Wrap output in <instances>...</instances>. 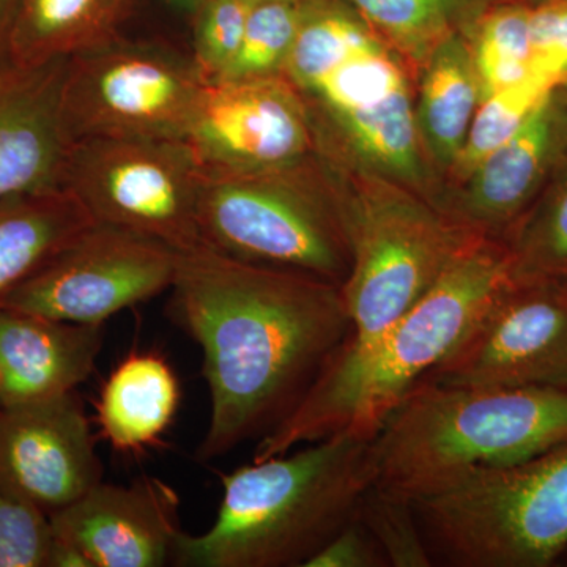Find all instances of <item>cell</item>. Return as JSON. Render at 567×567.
<instances>
[{
	"label": "cell",
	"instance_id": "obj_19",
	"mask_svg": "<svg viewBox=\"0 0 567 567\" xmlns=\"http://www.w3.org/2000/svg\"><path fill=\"white\" fill-rule=\"evenodd\" d=\"M181 404L174 369L153 352L123 358L107 377L99 402L102 435L122 453H137L162 439Z\"/></svg>",
	"mask_w": 567,
	"mask_h": 567
},
{
	"label": "cell",
	"instance_id": "obj_20",
	"mask_svg": "<svg viewBox=\"0 0 567 567\" xmlns=\"http://www.w3.org/2000/svg\"><path fill=\"white\" fill-rule=\"evenodd\" d=\"M128 0H20L10 61L32 66L117 37Z\"/></svg>",
	"mask_w": 567,
	"mask_h": 567
},
{
	"label": "cell",
	"instance_id": "obj_11",
	"mask_svg": "<svg viewBox=\"0 0 567 567\" xmlns=\"http://www.w3.org/2000/svg\"><path fill=\"white\" fill-rule=\"evenodd\" d=\"M423 382L567 390V276L511 282Z\"/></svg>",
	"mask_w": 567,
	"mask_h": 567
},
{
	"label": "cell",
	"instance_id": "obj_34",
	"mask_svg": "<svg viewBox=\"0 0 567 567\" xmlns=\"http://www.w3.org/2000/svg\"><path fill=\"white\" fill-rule=\"evenodd\" d=\"M178 6L188 7V9H196V7L203 6L205 0H174Z\"/></svg>",
	"mask_w": 567,
	"mask_h": 567
},
{
	"label": "cell",
	"instance_id": "obj_6",
	"mask_svg": "<svg viewBox=\"0 0 567 567\" xmlns=\"http://www.w3.org/2000/svg\"><path fill=\"white\" fill-rule=\"evenodd\" d=\"M312 181L306 163L262 173L203 167L197 224L205 246L341 286L352 264L341 207Z\"/></svg>",
	"mask_w": 567,
	"mask_h": 567
},
{
	"label": "cell",
	"instance_id": "obj_15",
	"mask_svg": "<svg viewBox=\"0 0 567 567\" xmlns=\"http://www.w3.org/2000/svg\"><path fill=\"white\" fill-rule=\"evenodd\" d=\"M69 59L0 70V197L62 188L71 147L62 118Z\"/></svg>",
	"mask_w": 567,
	"mask_h": 567
},
{
	"label": "cell",
	"instance_id": "obj_31",
	"mask_svg": "<svg viewBox=\"0 0 567 567\" xmlns=\"http://www.w3.org/2000/svg\"><path fill=\"white\" fill-rule=\"evenodd\" d=\"M533 70L559 87L567 81V0H551L529 11Z\"/></svg>",
	"mask_w": 567,
	"mask_h": 567
},
{
	"label": "cell",
	"instance_id": "obj_1",
	"mask_svg": "<svg viewBox=\"0 0 567 567\" xmlns=\"http://www.w3.org/2000/svg\"><path fill=\"white\" fill-rule=\"evenodd\" d=\"M167 309L204 354V462L275 431L352 336L338 284L208 246L181 252Z\"/></svg>",
	"mask_w": 567,
	"mask_h": 567
},
{
	"label": "cell",
	"instance_id": "obj_9",
	"mask_svg": "<svg viewBox=\"0 0 567 567\" xmlns=\"http://www.w3.org/2000/svg\"><path fill=\"white\" fill-rule=\"evenodd\" d=\"M204 82L193 58L117 35L70 55L63 125L71 144L91 137L185 141Z\"/></svg>",
	"mask_w": 567,
	"mask_h": 567
},
{
	"label": "cell",
	"instance_id": "obj_28",
	"mask_svg": "<svg viewBox=\"0 0 567 567\" xmlns=\"http://www.w3.org/2000/svg\"><path fill=\"white\" fill-rule=\"evenodd\" d=\"M358 517L382 548L388 566H434L412 503L372 487L361 502Z\"/></svg>",
	"mask_w": 567,
	"mask_h": 567
},
{
	"label": "cell",
	"instance_id": "obj_22",
	"mask_svg": "<svg viewBox=\"0 0 567 567\" xmlns=\"http://www.w3.org/2000/svg\"><path fill=\"white\" fill-rule=\"evenodd\" d=\"M306 106L316 104L336 126L382 106L405 89L404 71L379 37L347 54L341 62L300 85Z\"/></svg>",
	"mask_w": 567,
	"mask_h": 567
},
{
	"label": "cell",
	"instance_id": "obj_35",
	"mask_svg": "<svg viewBox=\"0 0 567 567\" xmlns=\"http://www.w3.org/2000/svg\"><path fill=\"white\" fill-rule=\"evenodd\" d=\"M252 2H256V0H252Z\"/></svg>",
	"mask_w": 567,
	"mask_h": 567
},
{
	"label": "cell",
	"instance_id": "obj_23",
	"mask_svg": "<svg viewBox=\"0 0 567 567\" xmlns=\"http://www.w3.org/2000/svg\"><path fill=\"white\" fill-rule=\"evenodd\" d=\"M364 20L409 61L424 66L454 35L466 0H350Z\"/></svg>",
	"mask_w": 567,
	"mask_h": 567
},
{
	"label": "cell",
	"instance_id": "obj_29",
	"mask_svg": "<svg viewBox=\"0 0 567 567\" xmlns=\"http://www.w3.org/2000/svg\"><path fill=\"white\" fill-rule=\"evenodd\" d=\"M252 0H205L194 37L193 62L204 81L223 80L240 52Z\"/></svg>",
	"mask_w": 567,
	"mask_h": 567
},
{
	"label": "cell",
	"instance_id": "obj_24",
	"mask_svg": "<svg viewBox=\"0 0 567 567\" xmlns=\"http://www.w3.org/2000/svg\"><path fill=\"white\" fill-rule=\"evenodd\" d=\"M529 11L503 7L481 24L473 58L484 96L536 76L533 70Z\"/></svg>",
	"mask_w": 567,
	"mask_h": 567
},
{
	"label": "cell",
	"instance_id": "obj_13",
	"mask_svg": "<svg viewBox=\"0 0 567 567\" xmlns=\"http://www.w3.org/2000/svg\"><path fill=\"white\" fill-rule=\"evenodd\" d=\"M91 423L73 393L0 406V488L59 513L102 483Z\"/></svg>",
	"mask_w": 567,
	"mask_h": 567
},
{
	"label": "cell",
	"instance_id": "obj_4",
	"mask_svg": "<svg viewBox=\"0 0 567 567\" xmlns=\"http://www.w3.org/2000/svg\"><path fill=\"white\" fill-rule=\"evenodd\" d=\"M567 445V390L417 383L372 440L375 486L416 502Z\"/></svg>",
	"mask_w": 567,
	"mask_h": 567
},
{
	"label": "cell",
	"instance_id": "obj_33",
	"mask_svg": "<svg viewBox=\"0 0 567 567\" xmlns=\"http://www.w3.org/2000/svg\"><path fill=\"white\" fill-rule=\"evenodd\" d=\"M20 0H0V70L9 69L11 33L17 21Z\"/></svg>",
	"mask_w": 567,
	"mask_h": 567
},
{
	"label": "cell",
	"instance_id": "obj_10",
	"mask_svg": "<svg viewBox=\"0 0 567 567\" xmlns=\"http://www.w3.org/2000/svg\"><path fill=\"white\" fill-rule=\"evenodd\" d=\"M181 252L141 234L93 224L0 306L76 324L110 317L171 289Z\"/></svg>",
	"mask_w": 567,
	"mask_h": 567
},
{
	"label": "cell",
	"instance_id": "obj_12",
	"mask_svg": "<svg viewBox=\"0 0 567 567\" xmlns=\"http://www.w3.org/2000/svg\"><path fill=\"white\" fill-rule=\"evenodd\" d=\"M200 166L235 173L306 163L315 125L284 74L204 82L185 136Z\"/></svg>",
	"mask_w": 567,
	"mask_h": 567
},
{
	"label": "cell",
	"instance_id": "obj_17",
	"mask_svg": "<svg viewBox=\"0 0 567 567\" xmlns=\"http://www.w3.org/2000/svg\"><path fill=\"white\" fill-rule=\"evenodd\" d=\"M554 96H547L525 125L468 175L457 219L488 240L520 215L546 173L559 133Z\"/></svg>",
	"mask_w": 567,
	"mask_h": 567
},
{
	"label": "cell",
	"instance_id": "obj_18",
	"mask_svg": "<svg viewBox=\"0 0 567 567\" xmlns=\"http://www.w3.org/2000/svg\"><path fill=\"white\" fill-rule=\"evenodd\" d=\"M93 224L70 189L0 197V303Z\"/></svg>",
	"mask_w": 567,
	"mask_h": 567
},
{
	"label": "cell",
	"instance_id": "obj_25",
	"mask_svg": "<svg viewBox=\"0 0 567 567\" xmlns=\"http://www.w3.org/2000/svg\"><path fill=\"white\" fill-rule=\"evenodd\" d=\"M555 92L557 87L550 82L532 78L484 96L454 163L458 173L468 177L492 152L509 141L539 104Z\"/></svg>",
	"mask_w": 567,
	"mask_h": 567
},
{
	"label": "cell",
	"instance_id": "obj_26",
	"mask_svg": "<svg viewBox=\"0 0 567 567\" xmlns=\"http://www.w3.org/2000/svg\"><path fill=\"white\" fill-rule=\"evenodd\" d=\"M303 17L300 0H256L246 22L244 43L223 80L282 74Z\"/></svg>",
	"mask_w": 567,
	"mask_h": 567
},
{
	"label": "cell",
	"instance_id": "obj_30",
	"mask_svg": "<svg viewBox=\"0 0 567 567\" xmlns=\"http://www.w3.org/2000/svg\"><path fill=\"white\" fill-rule=\"evenodd\" d=\"M54 544L50 514L0 488V567H51Z\"/></svg>",
	"mask_w": 567,
	"mask_h": 567
},
{
	"label": "cell",
	"instance_id": "obj_2",
	"mask_svg": "<svg viewBox=\"0 0 567 567\" xmlns=\"http://www.w3.org/2000/svg\"><path fill=\"white\" fill-rule=\"evenodd\" d=\"M513 281L507 246L483 238L404 316L379 333L347 339L297 409L257 442L252 461L344 432L374 440L395 406Z\"/></svg>",
	"mask_w": 567,
	"mask_h": 567
},
{
	"label": "cell",
	"instance_id": "obj_27",
	"mask_svg": "<svg viewBox=\"0 0 567 567\" xmlns=\"http://www.w3.org/2000/svg\"><path fill=\"white\" fill-rule=\"evenodd\" d=\"M514 281L567 276V177L507 246Z\"/></svg>",
	"mask_w": 567,
	"mask_h": 567
},
{
	"label": "cell",
	"instance_id": "obj_14",
	"mask_svg": "<svg viewBox=\"0 0 567 567\" xmlns=\"http://www.w3.org/2000/svg\"><path fill=\"white\" fill-rule=\"evenodd\" d=\"M181 496L158 477L128 486L103 481L52 514L55 535L76 544L92 567H163L182 536Z\"/></svg>",
	"mask_w": 567,
	"mask_h": 567
},
{
	"label": "cell",
	"instance_id": "obj_3",
	"mask_svg": "<svg viewBox=\"0 0 567 567\" xmlns=\"http://www.w3.org/2000/svg\"><path fill=\"white\" fill-rule=\"evenodd\" d=\"M372 440L338 434L223 476L207 532L182 533L181 567H305L375 486Z\"/></svg>",
	"mask_w": 567,
	"mask_h": 567
},
{
	"label": "cell",
	"instance_id": "obj_7",
	"mask_svg": "<svg viewBox=\"0 0 567 567\" xmlns=\"http://www.w3.org/2000/svg\"><path fill=\"white\" fill-rule=\"evenodd\" d=\"M338 197L352 254L341 290L353 339L379 333L404 316L458 257L486 238L386 183Z\"/></svg>",
	"mask_w": 567,
	"mask_h": 567
},
{
	"label": "cell",
	"instance_id": "obj_32",
	"mask_svg": "<svg viewBox=\"0 0 567 567\" xmlns=\"http://www.w3.org/2000/svg\"><path fill=\"white\" fill-rule=\"evenodd\" d=\"M305 567H388L374 536L354 517Z\"/></svg>",
	"mask_w": 567,
	"mask_h": 567
},
{
	"label": "cell",
	"instance_id": "obj_21",
	"mask_svg": "<svg viewBox=\"0 0 567 567\" xmlns=\"http://www.w3.org/2000/svg\"><path fill=\"white\" fill-rule=\"evenodd\" d=\"M483 100L473 51L457 35L443 41L424 65L417 128L436 158L456 163Z\"/></svg>",
	"mask_w": 567,
	"mask_h": 567
},
{
	"label": "cell",
	"instance_id": "obj_8",
	"mask_svg": "<svg viewBox=\"0 0 567 567\" xmlns=\"http://www.w3.org/2000/svg\"><path fill=\"white\" fill-rule=\"evenodd\" d=\"M203 166L181 140L91 137L73 142L62 188L96 224L141 234L177 249L205 246L197 224Z\"/></svg>",
	"mask_w": 567,
	"mask_h": 567
},
{
	"label": "cell",
	"instance_id": "obj_16",
	"mask_svg": "<svg viewBox=\"0 0 567 567\" xmlns=\"http://www.w3.org/2000/svg\"><path fill=\"white\" fill-rule=\"evenodd\" d=\"M102 349L103 327L0 306V406L73 393L91 377Z\"/></svg>",
	"mask_w": 567,
	"mask_h": 567
},
{
	"label": "cell",
	"instance_id": "obj_5",
	"mask_svg": "<svg viewBox=\"0 0 567 567\" xmlns=\"http://www.w3.org/2000/svg\"><path fill=\"white\" fill-rule=\"evenodd\" d=\"M434 566L546 567L567 548V445L412 502Z\"/></svg>",
	"mask_w": 567,
	"mask_h": 567
}]
</instances>
